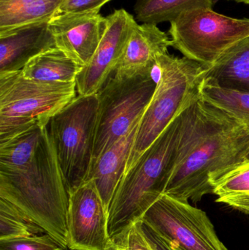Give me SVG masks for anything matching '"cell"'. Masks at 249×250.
<instances>
[{"mask_svg": "<svg viewBox=\"0 0 249 250\" xmlns=\"http://www.w3.org/2000/svg\"><path fill=\"white\" fill-rule=\"evenodd\" d=\"M249 161V120L207 102L200 93L164 194L197 204L213 194L219 179Z\"/></svg>", "mask_w": 249, "mask_h": 250, "instance_id": "6da1fadb", "label": "cell"}, {"mask_svg": "<svg viewBox=\"0 0 249 250\" xmlns=\"http://www.w3.org/2000/svg\"><path fill=\"white\" fill-rule=\"evenodd\" d=\"M0 198L14 204L68 249V192L48 125L29 157L17 164H0Z\"/></svg>", "mask_w": 249, "mask_h": 250, "instance_id": "7a4b0ae2", "label": "cell"}, {"mask_svg": "<svg viewBox=\"0 0 249 250\" xmlns=\"http://www.w3.org/2000/svg\"><path fill=\"white\" fill-rule=\"evenodd\" d=\"M198 96L172 120L123 176L108 211L111 239L124 234L141 220L148 209L165 193Z\"/></svg>", "mask_w": 249, "mask_h": 250, "instance_id": "3957f363", "label": "cell"}, {"mask_svg": "<svg viewBox=\"0 0 249 250\" xmlns=\"http://www.w3.org/2000/svg\"><path fill=\"white\" fill-rule=\"evenodd\" d=\"M207 67L187 57L180 58L168 53L158 58L154 67L158 76L156 89L140 119L124 174L199 95Z\"/></svg>", "mask_w": 249, "mask_h": 250, "instance_id": "277c9868", "label": "cell"}, {"mask_svg": "<svg viewBox=\"0 0 249 250\" xmlns=\"http://www.w3.org/2000/svg\"><path fill=\"white\" fill-rule=\"evenodd\" d=\"M75 82L25 79L21 70L0 74V142L51 119L76 98Z\"/></svg>", "mask_w": 249, "mask_h": 250, "instance_id": "5b68a950", "label": "cell"}, {"mask_svg": "<svg viewBox=\"0 0 249 250\" xmlns=\"http://www.w3.org/2000/svg\"><path fill=\"white\" fill-rule=\"evenodd\" d=\"M97 108L96 94L78 95L48 124L67 192L89 179Z\"/></svg>", "mask_w": 249, "mask_h": 250, "instance_id": "8992f818", "label": "cell"}, {"mask_svg": "<svg viewBox=\"0 0 249 250\" xmlns=\"http://www.w3.org/2000/svg\"><path fill=\"white\" fill-rule=\"evenodd\" d=\"M154 76L153 70L130 77L112 75L96 93L98 108L92 165L140 121L156 89Z\"/></svg>", "mask_w": 249, "mask_h": 250, "instance_id": "52a82bcc", "label": "cell"}, {"mask_svg": "<svg viewBox=\"0 0 249 250\" xmlns=\"http://www.w3.org/2000/svg\"><path fill=\"white\" fill-rule=\"evenodd\" d=\"M172 46L184 57L211 66L228 49L249 38V19H234L212 8L181 13L171 22Z\"/></svg>", "mask_w": 249, "mask_h": 250, "instance_id": "ba28073f", "label": "cell"}, {"mask_svg": "<svg viewBox=\"0 0 249 250\" xmlns=\"http://www.w3.org/2000/svg\"><path fill=\"white\" fill-rule=\"evenodd\" d=\"M173 250H228L203 210L163 194L142 220Z\"/></svg>", "mask_w": 249, "mask_h": 250, "instance_id": "9c48e42d", "label": "cell"}, {"mask_svg": "<svg viewBox=\"0 0 249 250\" xmlns=\"http://www.w3.org/2000/svg\"><path fill=\"white\" fill-rule=\"evenodd\" d=\"M68 249L108 250V211L92 179L68 192Z\"/></svg>", "mask_w": 249, "mask_h": 250, "instance_id": "30bf717a", "label": "cell"}, {"mask_svg": "<svg viewBox=\"0 0 249 250\" xmlns=\"http://www.w3.org/2000/svg\"><path fill=\"white\" fill-rule=\"evenodd\" d=\"M107 26L100 42L87 64L76 77L78 95H95L112 76L134 25V16L121 8L107 16Z\"/></svg>", "mask_w": 249, "mask_h": 250, "instance_id": "8fae6325", "label": "cell"}, {"mask_svg": "<svg viewBox=\"0 0 249 250\" xmlns=\"http://www.w3.org/2000/svg\"><path fill=\"white\" fill-rule=\"evenodd\" d=\"M106 26V18L96 12L58 13L49 21L56 46L81 67L93 57Z\"/></svg>", "mask_w": 249, "mask_h": 250, "instance_id": "7c38bea8", "label": "cell"}, {"mask_svg": "<svg viewBox=\"0 0 249 250\" xmlns=\"http://www.w3.org/2000/svg\"><path fill=\"white\" fill-rule=\"evenodd\" d=\"M172 41L157 25L136 23L113 75L130 77L153 72L160 56L168 54Z\"/></svg>", "mask_w": 249, "mask_h": 250, "instance_id": "4fadbf2b", "label": "cell"}, {"mask_svg": "<svg viewBox=\"0 0 249 250\" xmlns=\"http://www.w3.org/2000/svg\"><path fill=\"white\" fill-rule=\"evenodd\" d=\"M49 21L32 23L0 35V74L20 71L32 58L56 47Z\"/></svg>", "mask_w": 249, "mask_h": 250, "instance_id": "5bb4252c", "label": "cell"}, {"mask_svg": "<svg viewBox=\"0 0 249 250\" xmlns=\"http://www.w3.org/2000/svg\"><path fill=\"white\" fill-rule=\"evenodd\" d=\"M140 122V120L127 134L102 153L92 165L89 179H92L96 185L108 211L125 172Z\"/></svg>", "mask_w": 249, "mask_h": 250, "instance_id": "9a60e30c", "label": "cell"}, {"mask_svg": "<svg viewBox=\"0 0 249 250\" xmlns=\"http://www.w3.org/2000/svg\"><path fill=\"white\" fill-rule=\"evenodd\" d=\"M204 82L225 89L249 92V38L208 66Z\"/></svg>", "mask_w": 249, "mask_h": 250, "instance_id": "2e32d148", "label": "cell"}, {"mask_svg": "<svg viewBox=\"0 0 249 250\" xmlns=\"http://www.w3.org/2000/svg\"><path fill=\"white\" fill-rule=\"evenodd\" d=\"M64 0H0V35L32 23L49 21Z\"/></svg>", "mask_w": 249, "mask_h": 250, "instance_id": "e0dca14e", "label": "cell"}, {"mask_svg": "<svg viewBox=\"0 0 249 250\" xmlns=\"http://www.w3.org/2000/svg\"><path fill=\"white\" fill-rule=\"evenodd\" d=\"M81 67L57 46L32 58L22 69L25 79L45 82H75Z\"/></svg>", "mask_w": 249, "mask_h": 250, "instance_id": "ac0fdd59", "label": "cell"}, {"mask_svg": "<svg viewBox=\"0 0 249 250\" xmlns=\"http://www.w3.org/2000/svg\"><path fill=\"white\" fill-rule=\"evenodd\" d=\"M213 6V0H137L134 10L138 21L157 25L171 23L184 12Z\"/></svg>", "mask_w": 249, "mask_h": 250, "instance_id": "d6986e66", "label": "cell"}, {"mask_svg": "<svg viewBox=\"0 0 249 250\" xmlns=\"http://www.w3.org/2000/svg\"><path fill=\"white\" fill-rule=\"evenodd\" d=\"M216 202L249 216V161L227 173L213 185Z\"/></svg>", "mask_w": 249, "mask_h": 250, "instance_id": "ffe728a7", "label": "cell"}, {"mask_svg": "<svg viewBox=\"0 0 249 250\" xmlns=\"http://www.w3.org/2000/svg\"><path fill=\"white\" fill-rule=\"evenodd\" d=\"M45 230L26 213L0 198V240L36 236Z\"/></svg>", "mask_w": 249, "mask_h": 250, "instance_id": "44dd1931", "label": "cell"}, {"mask_svg": "<svg viewBox=\"0 0 249 250\" xmlns=\"http://www.w3.org/2000/svg\"><path fill=\"white\" fill-rule=\"evenodd\" d=\"M200 96L236 117L249 120V92L225 89L203 81Z\"/></svg>", "mask_w": 249, "mask_h": 250, "instance_id": "7402d4cb", "label": "cell"}, {"mask_svg": "<svg viewBox=\"0 0 249 250\" xmlns=\"http://www.w3.org/2000/svg\"><path fill=\"white\" fill-rule=\"evenodd\" d=\"M64 248L48 234L24 236L0 240V250H64Z\"/></svg>", "mask_w": 249, "mask_h": 250, "instance_id": "603a6c76", "label": "cell"}, {"mask_svg": "<svg viewBox=\"0 0 249 250\" xmlns=\"http://www.w3.org/2000/svg\"><path fill=\"white\" fill-rule=\"evenodd\" d=\"M108 250H152L142 231L140 220L124 234L111 239Z\"/></svg>", "mask_w": 249, "mask_h": 250, "instance_id": "cb8c5ba5", "label": "cell"}, {"mask_svg": "<svg viewBox=\"0 0 249 250\" xmlns=\"http://www.w3.org/2000/svg\"><path fill=\"white\" fill-rule=\"evenodd\" d=\"M111 0H64L60 13H99L102 6Z\"/></svg>", "mask_w": 249, "mask_h": 250, "instance_id": "d4e9b609", "label": "cell"}, {"mask_svg": "<svg viewBox=\"0 0 249 250\" xmlns=\"http://www.w3.org/2000/svg\"><path fill=\"white\" fill-rule=\"evenodd\" d=\"M142 231L149 242L152 250H173L149 225L140 220Z\"/></svg>", "mask_w": 249, "mask_h": 250, "instance_id": "484cf974", "label": "cell"}, {"mask_svg": "<svg viewBox=\"0 0 249 250\" xmlns=\"http://www.w3.org/2000/svg\"><path fill=\"white\" fill-rule=\"evenodd\" d=\"M230 1H234L238 3H244V4H249V0H230Z\"/></svg>", "mask_w": 249, "mask_h": 250, "instance_id": "4316f807", "label": "cell"}, {"mask_svg": "<svg viewBox=\"0 0 249 250\" xmlns=\"http://www.w3.org/2000/svg\"><path fill=\"white\" fill-rule=\"evenodd\" d=\"M71 250V249H68V250Z\"/></svg>", "mask_w": 249, "mask_h": 250, "instance_id": "83f0119b", "label": "cell"}]
</instances>
